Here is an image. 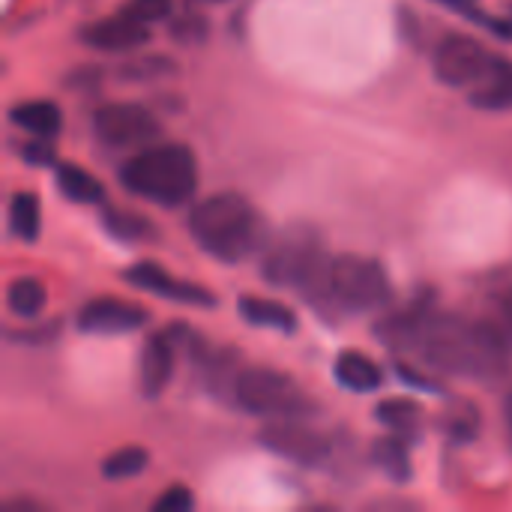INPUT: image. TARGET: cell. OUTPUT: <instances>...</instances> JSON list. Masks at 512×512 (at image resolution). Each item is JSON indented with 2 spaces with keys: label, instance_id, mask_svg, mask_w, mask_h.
<instances>
[{
  "label": "cell",
  "instance_id": "5b68a950",
  "mask_svg": "<svg viewBox=\"0 0 512 512\" xmlns=\"http://www.w3.org/2000/svg\"><path fill=\"white\" fill-rule=\"evenodd\" d=\"M234 399L243 411L255 417H267V420L306 417L315 411V402L297 387L294 378L276 369H264V366L243 369L234 378Z\"/></svg>",
  "mask_w": 512,
  "mask_h": 512
},
{
  "label": "cell",
  "instance_id": "83f0119b",
  "mask_svg": "<svg viewBox=\"0 0 512 512\" xmlns=\"http://www.w3.org/2000/svg\"><path fill=\"white\" fill-rule=\"evenodd\" d=\"M204 33H207V24H204V18H201V15H186L183 21H177V24H174V36H177V39H183V42L204 39Z\"/></svg>",
  "mask_w": 512,
  "mask_h": 512
},
{
  "label": "cell",
  "instance_id": "7c38bea8",
  "mask_svg": "<svg viewBox=\"0 0 512 512\" xmlns=\"http://www.w3.org/2000/svg\"><path fill=\"white\" fill-rule=\"evenodd\" d=\"M174 363H177V339L174 330H159L147 339L138 363V384L147 399H159L168 381L174 378Z\"/></svg>",
  "mask_w": 512,
  "mask_h": 512
},
{
  "label": "cell",
  "instance_id": "7a4b0ae2",
  "mask_svg": "<svg viewBox=\"0 0 512 512\" xmlns=\"http://www.w3.org/2000/svg\"><path fill=\"white\" fill-rule=\"evenodd\" d=\"M189 234L219 261H246L264 243V222L258 210L237 192H219L198 201L189 213Z\"/></svg>",
  "mask_w": 512,
  "mask_h": 512
},
{
  "label": "cell",
  "instance_id": "603a6c76",
  "mask_svg": "<svg viewBox=\"0 0 512 512\" xmlns=\"http://www.w3.org/2000/svg\"><path fill=\"white\" fill-rule=\"evenodd\" d=\"M39 201L33 192H15L9 201V231L21 240H36L39 234Z\"/></svg>",
  "mask_w": 512,
  "mask_h": 512
},
{
  "label": "cell",
  "instance_id": "9a60e30c",
  "mask_svg": "<svg viewBox=\"0 0 512 512\" xmlns=\"http://www.w3.org/2000/svg\"><path fill=\"white\" fill-rule=\"evenodd\" d=\"M9 120H12L18 129L30 132V135H36V138H54V135L60 132V126H63L60 108H57L54 102H48V99L18 102V105L9 111Z\"/></svg>",
  "mask_w": 512,
  "mask_h": 512
},
{
  "label": "cell",
  "instance_id": "44dd1931",
  "mask_svg": "<svg viewBox=\"0 0 512 512\" xmlns=\"http://www.w3.org/2000/svg\"><path fill=\"white\" fill-rule=\"evenodd\" d=\"M375 414H378V420L384 426H390L393 432H399L405 438H414L420 432V426H423V408L414 399H408V396L384 399Z\"/></svg>",
  "mask_w": 512,
  "mask_h": 512
},
{
  "label": "cell",
  "instance_id": "4dcf8cb0",
  "mask_svg": "<svg viewBox=\"0 0 512 512\" xmlns=\"http://www.w3.org/2000/svg\"><path fill=\"white\" fill-rule=\"evenodd\" d=\"M504 414H507V420H510V426H512V393L507 396V402H504Z\"/></svg>",
  "mask_w": 512,
  "mask_h": 512
},
{
  "label": "cell",
  "instance_id": "ba28073f",
  "mask_svg": "<svg viewBox=\"0 0 512 512\" xmlns=\"http://www.w3.org/2000/svg\"><path fill=\"white\" fill-rule=\"evenodd\" d=\"M258 441L270 453H276V456H282V459H288V462H294L300 468H321L330 459V441L321 432L303 426L300 417L270 420L261 429Z\"/></svg>",
  "mask_w": 512,
  "mask_h": 512
},
{
  "label": "cell",
  "instance_id": "d4e9b609",
  "mask_svg": "<svg viewBox=\"0 0 512 512\" xmlns=\"http://www.w3.org/2000/svg\"><path fill=\"white\" fill-rule=\"evenodd\" d=\"M444 426H447V432H450L453 438L468 441V438H474L477 429H480V414H477L468 402H459V405L447 414Z\"/></svg>",
  "mask_w": 512,
  "mask_h": 512
},
{
  "label": "cell",
  "instance_id": "e0dca14e",
  "mask_svg": "<svg viewBox=\"0 0 512 512\" xmlns=\"http://www.w3.org/2000/svg\"><path fill=\"white\" fill-rule=\"evenodd\" d=\"M54 180H57L60 195L75 201V204H99V201H105V186L90 171H84L81 165H72V162L57 165Z\"/></svg>",
  "mask_w": 512,
  "mask_h": 512
},
{
  "label": "cell",
  "instance_id": "cb8c5ba5",
  "mask_svg": "<svg viewBox=\"0 0 512 512\" xmlns=\"http://www.w3.org/2000/svg\"><path fill=\"white\" fill-rule=\"evenodd\" d=\"M147 462H150L147 450L129 444V447L114 450V453L102 462V474H105L108 480H129V477H138V474L147 468Z\"/></svg>",
  "mask_w": 512,
  "mask_h": 512
},
{
  "label": "cell",
  "instance_id": "8992f818",
  "mask_svg": "<svg viewBox=\"0 0 512 512\" xmlns=\"http://www.w3.org/2000/svg\"><path fill=\"white\" fill-rule=\"evenodd\" d=\"M330 288L339 309L348 312H375L390 303L393 285L387 270L375 258L363 255H336L330 264Z\"/></svg>",
  "mask_w": 512,
  "mask_h": 512
},
{
  "label": "cell",
  "instance_id": "484cf974",
  "mask_svg": "<svg viewBox=\"0 0 512 512\" xmlns=\"http://www.w3.org/2000/svg\"><path fill=\"white\" fill-rule=\"evenodd\" d=\"M120 12H126L144 24H153V21H162L171 15V0H126L120 6Z\"/></svg>",
  "mask_w": 512,
  "mask_h": 512
},
{
  "label": "cell",
  "instance_id": "2e32d148",
  "mask_svg": "<svg viewBox=\"0 0 512 512\" xmlns=\"http://www.w3.org/2000/svg\"><path fill=\"white\" fill-rule=\"evenodd\" d=\"M237 312L243 315L246 324L252 327H264V330H279V333H291L297 327V318L294 312L279 303V300H270V297H243L237 303Z\"/></svg>",
  "mask_w": 512,
  "mask_h": 512
},
{
  "label": "cell",
  "instance_id": "1f68e13d",
  "mask_svg": "<svg viewBox=\"0 0 512 512\" xmlns=\"http://www.w3.org/2000/svg\"><path fill=\"white\" fill-rule=\"evenodd\" d=\"M441 3H447V6H453V9H456L459 3H474V0H441Z\"/></svg>",
  "mask_w": 512,
  "mask_h": 512
},
{
  "label": "cell",
  "instance_id": "3957f363",
  "mask_svg": "<svg viewBox=\"0 0 512 512\" xmlns=\"http://www.w3.org/2000/svg\"><path fill=\"white\" fill-rule=\"evenodd\" d=\"M120 183L159 207H180L198 189V162L186 144H153L120 165Z\"/></svg>",
  "mask_w": 512,
  "mask_h": 512
},
{
  "label": "cell",
  "instance_id": "4316f807",
  "mask_svg": "<svg viewBox=\"0 0 512 512\" xmlns=\"http://www.w3.org/2000/svg\"><path fill=\"white\" fill-rule=\"evenodd\" d=\"M192 504H195V498L186 486H171L153 501V512H186L192 510Z\"/></svg>",
  "mask_w": 512,
  "mask_h": 512
},
{
  "label": "cell",
  "instance_id": "277c9868",
  "mask_svg": "<svg viewBox=\"0 0 512 512\" xmlns=\"http://www.w3.org/2000/svg\"><path fill=\"white\" fill-rule=\"evenodd\" d=\"M330 264L333 258L324 252L315 231H291L267 249L261 276L276 288H297L315 306L330 303L339 309L330 288Z\"/></svg>",
  "mask_w": 512,
  "mask_h": 512
},
{
  "label": "cell",
  "instance_id": "ffe728a7",
  "mask_svg": "<svg viewBox=\"0 0 512 512\" xmlns=\"http://www.w3.org/2000/svg\"><path fill=\"white\" fill-rule=\"evenodd\" d=\"M45 300H48L45 285L39 279H30V276H21V279L9 282V288H6V306L21 321L36 318L45 309Z\"/></svg>",
  "mask_w": 512,
  "mask_h": 512
},
{
  "label": "cell",
  "instance_id": "9c48e42d",
  "mask_svg": "<svg viewBox=\"0 0 512 512\" xmlns=\"http://www.w3.org/2000/svg\"><path fill=\"white\" fill-rule=\"evenodd\" d=\"M159 120L150 108L135 102H108L93 114V132L108 147L150 144L159 138Z\"/></svg>",
  "mask_w": 512,
  "mask_h": 512
},
{
  "label": "cell",
  "instance_id": "f1b7e54d",
  "mask_svg": "<svg viewBox=\"0 0 512 512\" xmlns=\"http://www.w3.org/2000/svg\"><path fill=\"white\" fill-rule=\"evenodd\" d=\"M21 159L33 162V165H51L54 162V150L48 147V138H39V141H30L21 147Z\"/></svg>",
  "mask_w": 512,
  "mask_h": 512
},
{
  "label": "cell",
  "instance_id": "d6986e66",
  "mask_svg": "<svg viewBox=\"0 0 512 512\" xmlns=\"http://www.w3.org/2000/svg\"><path fill=\"white\" fill-rule=\"evenodd\" d=\"M471 99L477 108H492V111L512 108V63L495 60V69L477 84Z\"/></svg>",
  "mask_w": 512,
  "mask_h": 512
},
{
  "label": "cell",
  "instance_id": "30bf717a",
  "mask_svg": "<svg viewBox=\"0 0 512 512\" xmlns=\"http://www.w3.org/2000/svg\"><path fill=\"white\" fill-rule=\"evenodd\" d=\"M123 279L138 288V291H147V294H156L162 300H171V303H183V306H204L210 309L216 303V297L195 285V282H186L174 273H168L162 264L156 261H141V264H132L123 270Z\"/></svg>",
  "mask_w": 512,
  "mask_h": 512
},
{
  "label": "cell",
  "instance_id": "f546056e",
  "mask_svg": "<svg viewBox=\"0 0 512 512\" xmlns=\"http://www.w3.org/2000/svg\"><path fill=\"white\" fill-rule=\"evenodd\" d=\"M3 512H42V507H36L30 501H9V504H3Z\"/></svg>",
  "mask_w": 512,
  "mask_h": 512
},
{
  "label": "cell",
  "instance_id": "4fadbf2b",
  "mask_svg": "<svg viewBox=\"0 0 512 512\" xmlns=\"http://www.w3.org/2000/svg\"><path fill=\"white\" fill-rule=\"evenodd\" d=\"M150 39V30L144 21L117 12L111 18H99L81 30V42L96 48V51H132Z\"/></svg>",
  "mask_w": 512,
  "mask_h": 512
},
{
  "label": "cell",
  "instance_id": "d6a6232c",
  "mask_svg": "<svg viewBox=\"0 0 512 512\" xmlns=\"http://www.w3.org/2000/svg\"><path fill=\"white\" fill-rule=\"evenodd\" d=\"M195 3H222V0H195Z\"/></svg>",
  "mask_w": 512,
  "mask_h": 512
},
{
  "label": "cell",
  "instance_id": "8fae6325",
  "mask_svg": "<svg viewBox=\"0 0 512 512\" xmlns=\"http://www.w3.org/2000/svg\"><path fill=\"white\" fill-rule=\"evenodd\" d=\"M147 312L129 300L120 297H96L78 312V330L84 333H99V336H114V333H132L144 327Z\"/></svg>",
  "mask_w": 512,
  "mask_h": 512
},
{
  "label": "cell",
  "instance_id": "6da1fadb",
  "mask_svg": "<svg viewBox=\"0 0 512 512\" xmlns=\"http://www.w3.org/2000/svg\"><path fill=\"white\" fill-rule=\"evenodd\" d=\"M381 336L417 354L435 372L459 378H498L510 363V333L495 321H465L453 312L414 306L381 327Z\"/></svg>",
  "mask_w": 512,
  "mask_h": 512
},
{
  "label": "cell",
  "instance_id": "ac0fdd59",
  "mask_svg": "<svg viewBox=\"0 0 512 512\" xmlns=\"http://www.w3.org/2000/svg\"><path fill=\"white\" fill-rule=\"evenodd\" d=\"M408 438H378L372 444V462L378 465V471H384L390 480L396 483H408L414 477V468H411V450L405 444Z\"/></svg>",
  "mask_w": 512,
  "mask_h": 512
},
{
  "label": "cell",
  "instance_id": "5bb4252c",
  "mask_svg": "<svg viewBox=\"0 0 512 512\" xmlns=\"http://www.w3.org/2000/svg\"><path fill=\"white\" fill-rule=\"evenodd\" d=\"M333 375L351 393H375L384 384V369L363 351H342L333 363Z\"/></svg>",
  "mask_w": 512,
  "mask_h": 512
},
{
  "label": "cell",
  "instance_id": "52a82bcc",
  "mask_svg": "<svg viewBox=\"0 0 512 512\" xmlns=\"http://www.w3.org/2000/svg\"><path fill=\"white\" fill-rule=\"evenodd\" d=\"M495 60L498 57L489 54L486 45H480L477 39L453 33L438 45L432 66H435V75H438L441 84H447V87H471V84H480L495 69Z\"/></svg>",
  "mask_w": 512,
  "mask_h": 512
},
{
  "label": "cell",
  "instance_id": "7402d4cb",
  "mask_svg": "<svg viewBox=\"0 0 512 512\" xmlns=\"http://www.w3.org/2000/svg\"><path fill=\"white\" fill-rule=\"evenodd\" d=\"M102 225H105V231L111 237L126 240V243H141V240H153L156 237L153 222L138 216V213H129V210H105Z\"/></svg>",
  "mask_w": 512,
  "mask_h": 512
}]
</instances>
